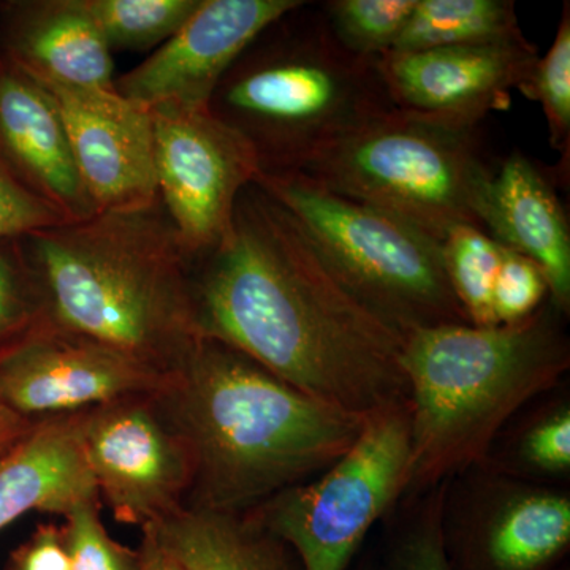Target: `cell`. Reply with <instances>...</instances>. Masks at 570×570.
<instances>
[{
  "label": "cell",
  "instance_id": "6da1fadb",
  "mask_svg": "<svg viewBox=\"0 0 570 570\" xmlns=\"http://www.w3.org/2000/svg\"><path fill=\"white\" fill-rule=\"evenodd\" d=\"M198 335L352 414L407 403L404 337L356 302L283 206L257 184L223 245L194 262Z\"/></svg>",
  "mask_w": 570,
  "mask_h": 570
},
{
  "label": "cell",
  "instance_id": "7a4b0ae2",
  "mask_svg": "<svg viewBox=\"0 0 570 570\" xmlns=\"http://www.w3.org/2000/svg\"><path fill=\"white\" fill-rule=\"evenodd\" d=\"M157 400L193 452L186 508L213 512H249L316 478L354 445L366 420L208 337Z\"/></svg>",
  "mask_w": 570,
  "mask_h": 570
},
{
  "label": "cell",
  "instance_id": "3957f363",
  "mask_svg": "<svg viewBox=\"0 0 570 570\" xmlns=\"http://www.w3.org/2000/svg\"><path fill=\"white\" fill-rule=\"evenodd\" d=\"M47 322L174 374L200 341L194 261L160 202L21 236Z\"/></svg>",
  "mask_w": 570,
  "mask_h": 570
},
{
  "label": "cell",
  "instance_id": "277c9868",
  "mask_svg": "<svg viewBox=\"0 0 570 570\" xmlns=\"http://www.w3.org/2000/svg\"><path fill=\"white\" fill-rule=\"evenodd\" d=\"M568 318L549 298L515 324L442 325L404 336L411 406L404 498L485 464L509 423L561 387L570 370Z\"/></svg>",
  "mask_w": 570,
  "mask_h": 570
},
{
  "label": "cell",
  "instance_id": "5b68a950",
  "mask_svg": "<svg viewBox=\"0 0 570 570\" xmlns=\"http://www.w3.org/2000/svg\"><path fill=\"white\" fill-rule=\"evenodd\" d=\"M393 108L376 59L341 47L321 2H302L258 33L208 104L250 146L261 174L305 170Z\"/></svg>",
  "mask_w": 570,
  "mask_h": 570
},
{
  "label": "cell",
  "instance_id": "8992f818",
  "mask_svg": "<svg viewBox=\"0 0 570 570\" xmlns=\"http://www.w3.org/2000/svg\"><path fill=\"white\" fill-rule=\"evenodd\" d=\"M294 217L340 284L400 335L469 324L445 272L442 243L302 171L255 179Z\"/></svg>",
  "mask_w": 570,
  "mask_h": 570
},
{
  "label": "cell",
  "instance_id": "52a82bcc",
  "mask_svg": "<svg viewBox=\"0 0 570 570\" xmlns=\"http://www.w3.org/2000/svg\"><path fill=\"white\" fill-rule=\"evenodd\" d=\"M479 127L393 108L317 156L302 174L444 242L461 225L482 228L494 168Z\"/></svg>",
  "mask_w": 570,
  "mask_h": 570
},
{
  "label": "cell",
  "instance_id": "ba28073f",
  "mask_svg": "<svg viewBox=\"0 0 570 570\" xmlns=\"http://www.w3.org/2000/svg\"><path fill=\"white\" fill-rule=\"evenodd\" d=\"M411 468V406L367 415L344 455L307 482L249 510L302 570H347L366 535L404 498Z\"/></svg>",
  "mask_w": 570,
  "mask_h": 570
},
{
  "label": "cell",
  "instance_id": "9c48e42d",
  "mask_svg": "<svg viewBox=\"0 0 570 570\" xmlns=\"http://www.w3.org/2000/svg\"><path fill=\"white\" fill-rule=\"evenodd\" d=\"M442 549L449 570H560L570 550V494L489 464L445 482Z\"/></svg>",
  "mask_w": 570,
  "mask_h": 570
},
{
  "label": "cell",
  "instance_id": "30bf717a",
  "mask_svg": "<svg viewBox=\"0 0 570 570\" xmlns=\"http://www.w3.org/2000/svg\"><path fill=\"white\" fill-rule=\"evenodd\" d=\"M80 442L100 502L119 523L142 530L186 508L193 452L157 393L80 412Z\"/></svg>",
  "mask_w": 570,
  "mask_h": 570
},
{
  "label": "cell",
  "instance_id": "8fae6325",
  "mask_svg": "<svg viewBox=\"0 0 570 570\" xmlns=\"http://www.w3.org/2000/svg\"><path fill=\"white\" fill-rule=\"evenodd\" d=\"M157 197L194 262L223 245L236 202L261 165L238 134L206 110L149 108Z\"/></svg>",
  "mask_w": 570,
  "mask_h": 570
},
{
  "label": "cell",
  "instance_id": "7c38bea8",
  "mask_svg": "<svg viewBox=\"0 0 570 570\" xmlns=\"http://www.w3.org/2000/svg\"><path fill=\"white\" fill-rule=\"evenodd\" d=\"M168 377L47 321L0 351V403L31 422L154 395Z\"/></svg>",
  "mask_w": 570,
  "mask_h": 570
},
{
  "label": "cell",
  "instance_id": "4fadbf2b",
  "mask_svg": "<svg viewBox=\"0 0 570 570\" xmlns=\"http://www.w3.org/2000/svg\"><path fill=\"white\" fill-rule=\"evenodd\" d=\"M303 0H200L163 47L116 78L119 96L145 108L206 110L217 85L247 45Z\"/></svg>",
  "mask_w": 570,
  "mask_h": 570
},
{
  "label": "cell",
  "instance_id": "5bb4252c",
  "mask_svg": "<svg viewBox=\"0 0 570 570\" xmlns=\"http://www.w3.org/2000/svg\"><path fill=\"white\" fill-rule=\"evenodd\" d=\"M539 52L528 39L439 50L389 51L376 58L396 110L461 127H479L508 110L513 89L530 77Z\"/></svg>",
  "mask_w": 570,
  "mask_h": 570
},
{
  "label": "cell",
  "instance_id": "9a60e30c",
  "mask_svg": "<svg viewBox=\"0 0 570 570\" xmlns=\"http://www.w3.org/2000/svg\"><path fill=\"white\" fill-rule=\"evenodd\" d=\"M41 86L61 112L75 164L97 213L159 200L148 108L116 89Z\"/></svg>",
  "mask_w": 570,
  "mask_h": 570
},
{
  "label": "cell",
  "instance_id": "2e32d148",
  "mask_svg": "<svg viewBox=\"0 0 570 570\" xmlns=\"http://www.w3.org/2000/svg\"><path fill=\"white\" fill-rule=\"evenodd\" d=\"M0 159L70 223L97 214L50 92L0 58Z\"/></svg>",
  "mask_w": 570,
  "mask_h": 570
},
{
  "label": "cell",
  "instance_id": "e0dca14e",
  "mask_svg": "<svg viewBox=\"0 0 570 570\" xmlns=\"http://www.w3.org/2000/svg\"><path fill=\"white\" fill-rule=\"evenodd\" d=\"M0 58L41 85L115 89L112 51L86 0L0 2Z\"/></svg>",
  "mask_w": 570,
  "mask_h": 570
},
{
  "label": "cell",
  "instance_id": "ac0fdd59",
  "mask_svg": "<svg viewBox=\"0 0 570 570\" xmlns=\"http://www.w3.org/2000/svg\"><path fill=\"white\" fill-rule=\"evenodd\" d=\"M551 171L520 151L494 170L480 220L499 245L527 255L549 281L550 302L570 316V228Z\"/></svg>",
  "mask_w": 570,
  "mask_h": 570
},
{
  "label": "cell",
  "instance_id": "d6986e66",
  "mask_svg": "<svg viewBox=\"0 0 570 570\" xmlns=\"http://www.w3.org/2000/svg\"><path fill=\"white\" fill-rule=\"evenodd\" d=\"M100 501L80 442V412L37 420L0 456V531L26 513L67 515Z\"/></svg>",
  "mask_w": 570,
  "mask_h": 570
},
{
  "label": "cell",
  "instance_id": "ffe728a7",
  "mask_svg": "<svg viewBox=\"0 0 570 570\" xmlns=\"http://www.w3.org/2000/svg\"><path fill=\"white\" fill-rule=\"evenodd\" d=\"M146 528L184 570H302L294 551L249 512L184 508L171 519Z\"/></svg>",
  "mask_w": 570,
  "mask_h": 570
},
{
  "label": "cell",
  "instance_id": "44dd1931",
  "mask_svg": "<svg viewBox=\"0 0 570 570\" xmlns=\"http://www.w3.org/2000/svg\"><path fill=\"white\" fill-rule=\"evenodd\" d=\"M546 401L509 423L485 464L513 479L562 487L570 475V400Z\"/></svg>",
  "mask_w": 570,
  "mask_h": 570
},
{
  "label": "cell",
  "instance_id": "7402d4cb",
  "mask_svg": "<svg viewBox=\"0 0 570 570\" xmlns=\"http://www.w3.org/2000/svg\"><path fill=\"white\" fill-rule=\"evenodd\" d=\"M527 39L512 0H417L392 51L475 47Z\"/></svg>",
  "mask_w": 570,
  "mask_h": 570
},
{
  "label": "cell",
  "instance_id": "603a6c76",
  "mask_svg": "<svg viewBox=\"0 0 570 570\" xmlns=\"http://www.w3.org/2000/svg\"><path fill=\"white\" fill-rule=\"evenodd\" d=\"M504 246L471 225L453 228L444 242L445 272L469 324L494 326L493 291Z\"/></svg>",
  "mask_w": 570,
  "mask_h": 570
},
{
  "label": "cell",
  "instance_id": "cb8c5ba5",
  "mask_svg": "<svg viewBox=\"0 0 570 570\" xmlns=\"http://www.w3.org/2000/svg\"><path fill=\"white\" fill-rule=\"evenodd\" d=\"M111 51L163 47L193 17L200 0H86Z\"/></svg>",
  "mask_w": 570,
  "mask_h": 570
},
{
  "label": "cell",
  "instance_id": "d4e9b609",
  "mask_svg": "<svg viewBox=\"0 0 570 570\" xmlns=\"http://www.w3.org/2000/svg\"><path fill=\"white\" fill-rule=\"evenodd\" d=\"M532 102L540 104L550 148L560 154L553 174L561 186H568L570 171V3L561 10L557 36L546 55L539 56L528 80L517 89Z\"/></svg>",
  "mask_w": 570,
  "mask_h": 570
},
{
  "label": "cell",
  "instance_id": "484cf974",
  "mask_svg": "<svg viewBox=\"0 0 570 570\" xmlns=\"http://www.w3.org/2000/svg\"><path fill=\"white\" fill-rule=\"evenodd\" d=\"M444 489L445 482L401 499L390 513L384 558L377 570H449L441 535Z\"/></svg>",
  "mask_w": 570,
  "mask_h": 570
},
{
  "label": "cell",
  "instance_id": "4316f807",
  "mask_svg": "<svg viewBox=\"0 0 570 570\" xmlns=\"http://www.w3.org/2000/svg\"><path fill=\"white\" fill-rule=\"evenodd\" d=\"M417 0H326V21L341 47L358 58L392 51Z\"/></svg>",
  "mask_w": 570,
  "mask_h": 570
},
{
  "label": "cell",
  "instance_id": "83f0119b",
  "mask_svg": "<svg viewBox=\"0 0 570 570\" xmlns=\"http://www.w3.org/2000/svg\"><path fill=\"white\" fill-rule=\"evenodd\" d=\"M45 316L43 298L21 238L0 242V351L31 332Z\"/></svg>",
  "mask_w": 570,
  "mask_h": 570
},
{
  "label": "cell",
  "instance_id": "f1b7e54d",
  "mask_svg": "<svg viewBox=\"0 0 570 570\" xmlns=\"http://www.w3.org/2000/svg\"><path fill=\"white\" fill-rule=\"evenodd\" d=\"M100 509V501L85 502L63 521L71 570H141L140 550L111 538Z\"/></svg>",
  "mask_w": 570,
  "mask_h": 570
},
{
  "label": "cell",
  "instance_id": "f546056e",
  "mask_svg": "<svg viewBox=\"0 0 570 570\" xmlns=\"http://www.w3.org/2000/svg\"><path fill=\"white\" fill-rule=\"evenodd\" d=\"M549 296V281L540 266L527 255L504 247L493 291L497 324H515L530 317Z\"/></svg>",
  "mask_w": 570,
  "mask_h": 570
},
{
  "label": "cell",
  "instance_id": "4dcf8cb0",
  "mask_svg": "<svg viewBox=\"0 0 570 570\" xmlns=\"http://www.w3.org/2000/svg\"><path fill=\"white\" fill-rule=\"evenodd\" d=\"M66 223L70 220L31 193L0 159V242Z\"/></svg>",
  "mask_w": 570,
  "mask_h": 570
},
{
  "label": "cell",
  "instance_id": "1f68e13d",
  "mask_svg": "<svg viewBox=\"0 0 570 570\" xmlns=\"http://www.w3.org/2000/svg\"><path fill=\"white\" fill-rule=\"evenodd\" d=\"M6 570H71L63 524L40 523L31 538L11 551Z\"/></svg>",
  "mask_w": 570,
  "mask_h": 570
},
{
  "label": "cell",
  "instance_id": "d6a6232c",
  "mask_svg": "<svg viewBox=\"0 0 570 570\" xmlns=\"http://www.w3.org/2000/svg\"><path fill=\"white\" fill-rule=\"evenodd\" d=\"M36 422L22 419L0 403V456L21 436H24Z\"/></svg>",
  "mask_w": 570,
  "mask_h": 570
},
{
  "label": "cell",
  "instance_id": "836d02e7",
  "mask_svg": "<svg viewBox=\"0 0 570 570\" xmlns=\"http://www.w3.org/2000/svg\"><path fill=\"white\" fill-rule=\"evenodd\" d=\"M140 546L141 570H167V554L160 549L151 530L142 528Z\"/></svg>",
  "mask_w": 570,
  "mask_h": 570
},
{
  "label": "cell",
  "instance_id": "e575fe53",
  "mask_svg": "<svg viewBox=\"0 0 570 570\" xmlns=\"http://www.w3.org/2000/svg\"><path fill=\"white\" fill-rule=\"evenodd\" d=\"M165 553V551H164ZM167 570H184L181 566L178 564V562H175L171 560L170 557H167Z\"/></svg>",
  "mask_w": 570,
  "mask_h": 570
},
{
  "label": "cell",
  "instance_id": "d590c367",
  "mask_svg": "<svg viewBox=\"0 0 570 570\" xmlns=\"http://www.w3.org/2000/svg\"><path fill=\"white\" fill-rule=\"evenodd\" d=\"M560 570H570V569H569V566L566 564L564 568H561Z\"/></svg>",
  "mask_w": 570,
  "mask_h": 570
},
{
  "label": "cell",
  "instance_id": "8d00e7d4",
  "mask_svg": "<svg viewBox=\"0 0 570 570\" xmlns=\"http://www.w3.org/2000/svg\"><path fill=\"white\" fill-rule=\"evenodd\" d=\"M363 570H377V569H373V568H365Z\"/></svg>",
  "mask_w": 570,
  "mask_h": 570
}]
</instances>
